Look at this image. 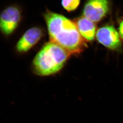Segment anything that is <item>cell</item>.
<instances>
[{"label": "cell", "instance_id": "obj_1", "mask_svg": "<svg viewBox=\"0 0 123 123\" xmlns=\"http://www.w3.org/2000/svg\"><path fill=\"white\" fill-rule=\"evenodd\" d=\"M50 41L61 46L70 55H78L87 46L75 23L50 11L44 15Z\"/></svg>", "mask_w": 123, "mask_h": 123}, {"label": "cell", "instance_id": "obj_2", "mask_svg": "<svg viewBox=\"0 0 123 123\" xmlns=\"http://www.w3.org/2000/svg\"><path fill=\"white\" fill-rule=\"evenodd\" d=\"M71 56L61 46L50 41L43 46L34 58L32 69L40 76L54 74L62 68Z\"/></svg>", "mask_w": 123, "mask_h": 123}, {"label": "cell", "instance_id": "obj_3", "mask_svg": "<svg viewBox=\"0 0 123 123\" xmlns=\"http://www.w3.org/2000/svg\"><path fill=\"white\" fill-rule=\"evenodd\" d=\"M22 14L20 8L16 5L6 7L0 14V30L5 35L12 34L19 26Z\"/></svg>", "mask_w": 123, "mask_h": 123}, {"label": "cell", "instance_id": "obj_4", "mask_svg": "<svg viewBox=\"0 0 123 123\" xmlns=\"http://www.w3.org/2000/svg\"><path fill=\"white\" fill-rule=\"evenodd\" d=\"M98 42L107 48L114 51H120L122 43L120 34L112 25H106L98 29L96 33Z\"/></svg>", "mask_w": 123, "mask_h": 123}, {"label": "cell", "instance_id": "obj_5", "mask_svg": "<svg viewBox=\"0 0 123 123\" xmlns=\"http://www.w3.org/2000/svg\"><path fill=\"white\" fill-rule=\"evenodd\" d=\"M109 8L108 0H88L83 10V16L93 23H97L106 15Z\"/></svg>", "mask_w": 123, "mask_h": 123}, {"label": "cell", "instance_id": "obj_6", "mask_svg": "<svg viewBox=\"0 0 123 123\" xmlns=\"http://www.w3.org/2000/svg\"><path fill=\"white\" fill-rule=\"evenodd\" d=\"M43 35V31L40 28L33 27L29 29L17 43V51L20 54L27 52L40 40Z\"/></svg>", "mask_w": 123, "mask_h": 123}, {"label": "cell", "instance_id": "obj_7", "mask_svg": "<svg viewBox=\"0 0 123 123\" xmlns=\"http://www.w3.org/2000/svg\"><path fill=\"white\" fill-rule=\"evenodd\" d=\"M75 23L81 35L86 41L93 40L96 34V26L93 22L82 17L76 19Z\"/></svg>", "mask_w": 123, "mask_h": 123}, {"label": "cell", "instance_id": "obj_8", "mask_svg": "<svg viewBox=\"0 0 123 123\" xmlns=\"http://www.w3.org/2000/svg\"><path fill=\"white\" fill-rule=\"evenodd\" d=\"M80 0H62L63 7L68 11H74L78 7Z\"/></svg>", "mask_w": 123, "mask_h": 123}, {"label": "cell", "instance_id": "obj_9", "mask_svg": "<svg viewBox=\"0 0 123 123\" xmlns=\"http://www.w3.org/2000/svg\"><path fill=\"white\" fill-rule=\"evenodd\" d=\"M119 33L120 34L121 38L123 40V18L120 22L119 27Z\"/></svg>", "mask_w": 123, "mask_h": 123}]
</instances>
